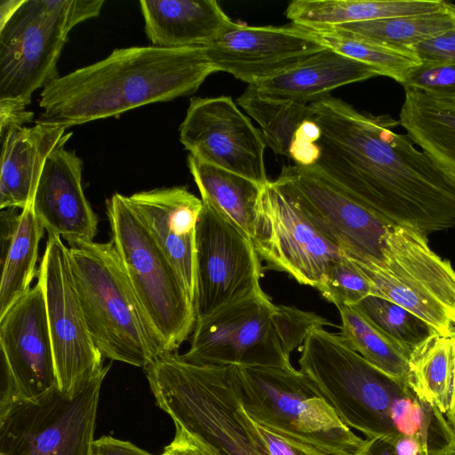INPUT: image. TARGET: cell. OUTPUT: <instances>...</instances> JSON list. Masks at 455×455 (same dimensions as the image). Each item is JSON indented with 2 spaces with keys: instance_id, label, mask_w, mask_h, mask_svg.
Segmentation results:
<instances>
[{
  "instance_id": "cell-1",
  "label": "cell",
  "mask_w": 455,
  "mask_h": 455,
  "mask_svg": "<svg viewBox=\"0 0 455 455\" xmlns=\"http://www.w3.org/2000/svg\"><path fill=\"white\" fill-rule=\"evenodd\" d=\"M320 129L313 166L391 224L425 235L455 227V183L407 134L399 120L325 96L310 104Z\"/></svg>"
},
{
  "instance_id": "cell-2",
  "label": "cell",
  "mask_w": 455,
  "mask_h": 455,
  "mask_svg": "<svg viewBox=\"0 0 455 455\" xmlns=\"http://www.w3.org/2000/svg\"><path fill=\"white\" fill-rule=\"evenodd\" d=\"M215 69L204 46L114 50L42 90L36 122L70 128L195 92Z\"/></svg>"
},
{
  "instance_id": "cell-3",
  "label": "cell",
  "mask_w": 455,
  "mask_h": 455,
  "mask_svg": "<svg viewBox=\"0 0 455 455\" xmlns=\"http://www.w3.org/2000/svg\"><path fill=\"white\" fill-rule=\"evenodd\" d=\"M145 371L158 406L215 455H267L244 425L236 365H197L166 352Z\"/></svg>"
},
{
  "instance_id": "cell-4",
  "label": "cell",
  "mask_w": 455,
  "mask_h": 455,
  "mask_svg": "<svg viewBox=\"0 0 455 455\" xmlns=\"http://www.w3.org/2000/svg\"><path fill=\"white\" fill-rule=\"evenodd\" d=\"M68 251L85 322L102 356L145 369L166 353L113 242H82Z\"/></svg>"
},
{
  "instance_id": "cell-5",
  "label": "cell",
  "mask_w": 455,
  "mask_h": 455,
  "mask_svg": "<svg viewBox=\"0 0 455 455\" xmlns=\"http://www.w3.org/2000/svg\"><path fill=\"white\" fill-rule=\"evenodd\" d=\"M299 370L316 386L341 420L367 438L396 442L393 413L411 389L354 351L340 334L313 331L299 348Z\"/></svg>"
},
{
  "instance_id": "cell-6",
  "label": "cell",
  "mask_w": 455,
  "mask_h": 455,
  "mask_svg": "<svg viewBox=\"0 0 455 455\" xmlns=\"http://www.w3.org/2000/svg\"><path fill=\"white\" fill-rule=\"evenodd\" d=\"M243 409L253 421L335 455H359L366 439L339 417L314 382L291 367L237 366Z\"/></svg>"
},
{
  "instance_id": "cell-7",
  "label": "cell",
  "mask_w": 455,
  "mask_h": 455,
  "mask_svg": "<svg viewBox=\"0 0 455 455\" xmlns=\"http://www.w3.org/2000/svg\"><path fill=\"white\" fill-rule=\"evenodd\" d=\"M103 0H23L0 25V102L26 107L58 77L68 33L100 15Z\"/></svg>"
},
{
  "instance_id": "cell-8",
  "label": "cell",
  "mask_w": 455,
  "mask_h": 455,
  "mask_svg": "<svg viewBox=\"0 0 455 455\" xmlns=\"http://www.w3.org/2000/svg\"><path fill=\"white\" fill-rule=\"evenodd\" d=\"M107 214L132 287L166 352H175L195 328L194 302L127 196L115 193L107 201Z\"/></svg>"
},
{
  "instance_id": "cell-9",
  "label": "cell",
  "mask_w": 455,
  "mask_h": 455,
  "mask_svg": "<svg viewBox=\"0 0 455 455\" xmlns=\"http://www.w3.org/2000/svg\"><path fill=\"white\" fill-rule=\"evenodd\" d=\"M354 263L369 280L372 295L411 311L433 331L451 335L455 325V270L450 260L430 248L427 235L391 224L384 235L382 261Z\"/></svg>"
},
{
  "instance_id": "cell-10",
  "label": "cell",
  "mask_w": 455,
  "mask_h": 455,
  "mask_svg": "<svg viewBox=\"0 0 455 455\" xmlns=\"http://www.w3.org/2000/svg\"><path fill=\"white\" fill-rule=\"evenodd\" d=\"M110 364L76 391L54 387L0 405V455H92L101 384Z\"/></svg>"
},
{
  "instance_id": "cell-11",
  "label": "cell",
  "mask_w": 455,
  "mask_h": 455,
  "mask_svg": "<svg viewBox=\"0 0 455 455\" xmlns=\"http://www.w3.org/2000/svg\"><path fill=\"white\" fill-rule=\"evenodd\" d=\"M274 185L350 259L379 264L390 222L369 210L313 166H283Z\"/></svg>"
},
{
  "instance_id": "cell-12",
  "label": "cell",
  "mask_w": 455,
  "mask_h": 455,
  "mask_svg": "<svg viewBox=\"0 0 455 455\" xmlns=\"http://www.w3.org/2000/svg\"><path fill=\"white\" fill-rule=\"evenodd\" d=\"M262 275L261 259L252 240L203 202L196 240V322L262 292Z\"/></svg>"
},
{
  "instance_id": "cell-13",
  "label": "cell",
  "mask_w": 455,
  "mask_h": 455,
  "mask_svg": "<svg viewBox=\"0 0 455 455\" xmlns=\"http://www.w3.org/2000/svg\"><path fill=\"white\" fill-rule=\"evenodd\" d=\"M37 282L45 299L58 387L72 395L105 366L85 322L68 247L58 235H48Z\"/></svg>"
},
{
  "instance_id": "cell-14",
  "label": "cell",
  "mask_w": 455,
  "mask_h": 455,
  "mask_svg": "<svg viewBox=\"0 0 455 455\" xmlns=\"http://www.w3.org/2000/svg\"><path fill=\"white\" fill-rule=\"evenodd\" d=\"M275 308L262 291L196 322L181 357L197 365L292 366L272 323Z\"/></svg>"
},
{
  "instance_id": "cell-15",
  "label": "cell",
  "mask_w": 455,
  "mask_h": 455,
  "mask_svg": "<svg viewBox=\"0 0 455 455\" xmlns=\"http://www.w3.org/2000/svg\"><path fill=\"white\" fill-rule=\"evenodd\" d=\"M180 141L197 159L260 186L269 180L263 135L229 96L193 97L180 126Z\"/></svg>"
},
{
  "instance_id": "cell-16",
  "label": "cell",
  "mask_w": 455,
  "mask_h": 455,
  "mask_svg": "<svg viewBox=\"0 0 455 455\" xmlns=\"http://www.w3.org/2000/svg\"><path fill=\"white\" fill-rule=\"evenodd\" d=\"M252 242L267 268L285 272L299 283L315 289L331 262L344 255L273 181L262 188Z\"/></svg>"
},
{
  "instance_id": "cell-17",
  "label": "cell",
  "mask_w": 455,
  "mask_h": 455,
  "mask_svg": "<svg viewBox=\"0 0 455 455\" xmlns=\"http://www.w3.org/2000/svg\"><path fill=\"white\" fill-rule=\"evenodd\" d=\"M0 405L58 386L45 299L39 282L0 318Z\"/></svg>"
},
{
  "instance_id": "cell-18",
  "label": "cell",
  "mask_w": 455,
  "mask_h": 455,
  "mask_svg": "<svg viewBox=\"0 0 455 455\" xmlns=\"http://www.w3.org/2000/svg\"><path fill=\"white\" fill-rule=\"evenodd\" d=\"M216 72L254 85L297 68L327 48L310 29L291 23H236L204 46Z\"/></svg>"
},
{
  "instance_id": "cell-19",
  "label": "cell",
  "mask_w": 455,
  "mask_h": 455,
  "mask_svg": "<svg viewBox=\"0 0 455 455\" xmlns=\"http://www.w3.org/2000/svg\"><path fill=\"white\" fill-rule=\"evenodd\" d=\"M127 199L195 302L196 226L202 200L185 187L140 191Z\"/></svg>"
},
{
  "instance_id": "cell-20",
  "label": "cell",
  "mask_w": 455,
  "mask_h": 455,
  "mask_svg": "<svg viewBox=\"0 0 455 455\" xmlns=\"http://www.w3.org/2000/svg\"><path fill=\"white\" fill-rule=\"evenodd\" d=\"M83 162L74 151L59 147L48 157L32 206L48 235L68 245L93 242L98 217L82 187Z\"/></svg>"
},
{
  "instance_id": "cell-21",
  "label": "cell",
  "mask_w": 455,
  "mask_h": 455,
  "mask_svg": "<svg viewBox=\"0 0 455 455\" xmlns=\"http://www.w3.org/2000/svg\"><path fill=\"white\" fill-rule=\"evenodd\" d=\"M59 124L36 122L0 132V209L23 210L32 204L45 163L72 135Z\"/></svg>"
},
{
  "instance_id": "cell-22",
  "label": "cell",
  "mask_w": 455,
  "mask_h": 455,
  "mask_svg": "<svg viewBox=\"0 0 455 455\" xmlns=\"http://www.w3.org/2000/svg\"><path fill=\"white\" fill-rule=\"evenodd\" d=\"M145 32L161 48L206 46L235 27L215 0H141Z\"/></svg>"
},
{
  "instance_id": "cell-23",
  "label": "cell",
  "mask_w": 455,
  "mask_h": 455,
  "mask_svg": "<svg viewBox=\"0 0 455 455\" xmlns=\"http://www.w3.org/2000/svg\"><path fill=\"white\" fill-rule=\"evenodd\" d=\"M378 76L373 68L327 47L297 68L251 86L267 98L310 105L336 88Z\"/></svg>"
},
{
  "instance_id": "cell-24",
  "label": "cell",
  "mask_w": 455,
  "mask_h": 455,
  "mask_svg": "<svg viewBox=\"0 0 455 455\" xmlns=\"http://www.w3.org/2000/svg\"><path fill=\"white\" fill-rule=\"evenodd\" d=\"M2 275L0 283V318L32 288L36 275L40 240L45 230L32 204L20 210H2Z\"/></svg>"
},
{
  "instance_id": "cell-25",
  "label": "cell",
  "mask_w": 455,
  "mask_h": 455,
  "mask_svg": "<svg viewBox=\"0 0 455 455\" xmlns=\"http://www.w3.org/2000/svg\"><path fill=\"white\" fill-rule=\"evenodd\" d=\"M443 0H294L285 11L291 23L309 28L414 15L444 8Z\"/></svg>"
},
{
  "instance_id": "cell-26",
  "label": "cell",
  "mask_w": 455,
  "mask_h": 455,
  "mask_svg": "<svg viewBox=\"0 0 455 455\" xmlns=\"http://www.w3.org/2000/svg\"><path fill=\"white\" fill-rule=\"evenodd\" d=\"M399 115L407 135L455 183V106L404 89Z\"/></svg>"
},
{
  "instance_id": "cell-27",
  "label": "cell",
  "mask_w": 455,
  "mask_h": 455,
  "mask_svg": "<svg viewBox=\"0 0 455 455\" xmlns=\"http://www.w3.org/2000/svg\"><path fill=\"white\" fill-rule=\"evenodd\" d=\"M188 165L202 202L212 206L252 240L263 186L191 155L188 157Z\"/></svg>"
},
{
  "instance_id": "cell-28",
  "label": "cell",
  "mask_w": 455,
  "mask_h": 455,
  "mask_svg": "<svg viewBox=\"0 0 455 455\" xmlns=\"http://www.w3.org/2000/svg\"><path fill=\"white\" fill-rule=\"evenodd\" d=\"M408 364L409 387L446 414L455 392V336L432 331L411 349Z\"/></svg>"
},
{
  "instance_id": "cell-29",
  "label": "cell",
  "mask_w": 455,
  "mask_h": 455,
  "mask_svg": "<svg viewBox=\"0 0 455 455\" xmlns=\"http://www.w3.org/2000/svg\"><path fill=\"white\" fill-rule=\"evenodd\" d=\"M344 341L381 371L406 380L411 349L387 335L355 306L338 308Z\"/></svg>"
},
{
  "instance_id": "cell-30",
  "label": "cell",
  "mask_w": 455,
  "mask_h": 455,
  "mask_svg": "<svg viewBox=\"0 0 455 455\" xmlns=\"http://www.w3.org/2000/svg\"><path fill=\"white\" fill-rule=\"evenodd\" d=\"M455 28V4L414 15L332 27L339 31L382 44L411 47Z\"/></svg>"
},
{
  "instance_id": "cell-31",
  "label": "cell",
  "mask_w": 455,
  "mask_h": 455,
  "mask_svg": "<svg viewBox=\"0 0 455 455\" xmlns=\"http://www.w3.org/2000/svg\"><path fill=\"white\" fill-rule=\"evenodd\" d=\"M237 104L259 124L267 146L289 158L299 128L313 115L310 105L267 98L251 85L237 98Z\"/></svg>"
},
{
  "instance_id": "cell-32",
  "label": "cell",
  "mask_w": 455,
  "mask_h": 455,
  "mask_svg": "<svg viewBox=\"0 0 455 455\" xmlns=\"http://www.w3.org/2000/svg\"><path fill=\"white\" fill-rule=\"evenodd\" d=\"M310 30L325 46L373 68L379 76L390 77L401 84L421 63L407 47L382 44L330 28Z\"/></svg>"
},
{
  "instance_id": "cell-33",
  "label": "cell",
  "mask_w": 455,
  "mask_h": 455,
  "mask_svg": "<svg viewBox=\"0 0 455 455\" xmlns=\"http://www.w3.org/2000/svg\"><path fill=\"white\" fill-rule=\"evenodd\" d=\"M397 429L415 442L419 455H455V429L439 409L414 392Z\"/></svg>"
},
{
  "instance_id": "cell-34",
  "label": "cell",
  "mask_w": 455,
  "mask_h": 455,
  "mask_svg": "<svg viewBox=\"0 0 455 455\" xmlns=\"http://www.w3.org/2000/svg\"><path fill=\"white\" fill-rule=\"evenodd\" d=\"M380 330L409 349L433 331L411 311L376 295H370L355 306Z\"/></svg>"
},
{
  "instance_id": "cell-35",
  "label": "cell",
  "mask_w": 455,
  "mask_h": 455,
  "mask_svg": "<svg viewBox=\"0 0 455 455\" xmlns=\"http://www.w3.org/2000/svg\"><path fill=\"white\" fill-rule=\"evenodd\" d=\"M316 290L337 308L355 306L372 295L369 280L346 255L331 262Z\"/></svg>"
},
{
  "instance_id": "cell-36",
  "label": "cell",
  "mask_w": 455,
  "mask_h": 455,
  "mask_svg": "<svg viewBox=\"0 0 455 455\" xmlns=\"http://www.w3.org/2000/svg\"><path fill=\"white\" fill-rule=\"evenodd\" d=\"M271 318L278 339L289 355L295 349L299 350L313 331L331 324L314 312L284 305H275Z\"/></svg>"
},
{
  "instance_id": "cell-37",
  "label": "cell",
  "mask_w": 455,
  "mask_h": 455,
  "mask_svg": "<svg viewBox=\"0 0 455 455\" xmlns=\"http://www.w3.org/2000/svg\"><path fill=\"white\" fill-rule=\"evenodd\" d=\"M402 85L436 101L455 106V64L421 62L410 72Z\"/></svg>"
},
{
  "instance_id": "cell-38",
  "label": "cell",
  "mask_w": 455,
  "mask_h": 455,
  "mask_svg": "<svg viewBox=\"0 0 455 455\" xmlns=\"http://www.w3.org/2000/svg\"><path fill=\"white\" fill-rule=\"evenodd\" d=\"M243 418L250 435L267 455H335L262 426L250 419L244 411Z\"/></svg>"
},
{
  "instance_id": "cell-39",
  "label": "cell",
  "mask_w": 455,
  "mask_h": 455,
  "mask_svg": "<svg viewBox=\"0 0 455 455\" xmlns=\"http://www.w3.org/2000/svg\"><path fill=\"white\" fill-rule=\"evenodd\" d=\"M408 48L421 62L455 64V28Z\"/></svg>"
},
{
  "instance_id": "cell-40",
  "label": "cell",
  "mask_w": 455,
  "mask_h": 455,
  "mask_svg": "<svg viewBox=\"0 0 455 455\" xmlns=\"http://www.w3.org/2000/svg\"><path fill=\"white\" fill-rule=\"evenodd\" d=\"M175 436L160 455H215L211 449L180 426Z\"/></svg>"
},
{
  "instance_id": "cell-41",
  "label": "cell",
  "mask_w": 455,
  "mask_h": 455,
  "mask_svg": "<svg viewBox=\"0 0 455 455\" xmlns=\"http://www.w3.org/2000/svg\"><path fill=\"white\" fill-rule=\"evenodd\" d=\"M92 455H153L130 442L111 436H102L94 440Z\"/></svg>"
},
{
  "instance_id": "cell-42",
  "label": "cell",
  "mask_w": 455,
  "mask_h": 455,
  "mask_svg": "<svg viewBox=\"0 0 455 455\" xmlns=\"http://www.w3.org/2000/svg\"><path fill=\"white\" fill-rule=\"evenodd\" d=\"M395 442L384 437L366 438V443L359 455H398Z\"/></svg>"
},
{
  "instance_id": "cell-43",
  "label": "cell",
  "mask_w": 455,
  "mask_h": 455,
  "mask_svg": "<svg viewBox=\"0 0 455 455\" xmlns=\"http://www.w3.org/2000/svg\"><path fill=\"white\" fill-rule=\"evenodd\" d=\"M23 0H2L0 4V25L7 21L18 10Z\"/></svg>"
},
{
  "instance_id": "cell-44",
  "label": "cell",
  "mask_w": 455,
  "mask_h": 455,
  "mask_svg": "<svg viewBox=\"0 0 455 455\" xmlns=\"http://www.w3.org/2000/svg\"><path fill=\"white\" fill-rule=\"evenodd\" d=\"M451 334H453L455 336V325L453 326ZM446 415H447V419H448L449 422L451 423L452 427L455 429V392H454V396H453L451 406L449 411L446 413Z\"/></svg>"
}]
</instances>
